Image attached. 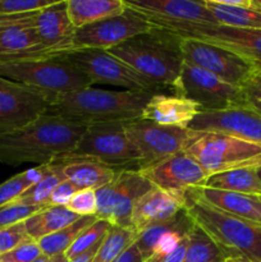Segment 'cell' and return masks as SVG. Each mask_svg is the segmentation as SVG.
<instances>
[{
    "label": "cell",
    "mask_w": 261,
    "mask_h": 262,
    "mask_svg": "<svg viewBox=\"0 0 261 262\" xmlns=\"http://www.w3.org/2000/svg\"><path fill=\"white\" fill-rule=\"evenodd\" d=\"M50 262H69V260L66 257L64 253H61V255H56L54 257H50Z\"/></svg>",
    "instance_id": "obj_46"
},
{
    "label": "cell",
    "mask_w": 261,
    "mask_h": 262,
    "mask_svg": "<svg viewBox=\"0 0 261 262\" xmlns=\"http://www.w3.org/2000/svg\"><path fill=\"white\" fill-rule=\"evenodd\" d=\"M154 23L161 31H165L177 37L194 38L228 49L242 56L255 71L261 69V30H245L219 25L194 23Z\"/></svg>",
    "instance_id": "obj_8"
},
{
    "label": "cell",
    "mask_w": 261,
    "mask_h": 262,
    "mask_svg": "<svg viewBox=\"0 0 261 262\" xmlns=\"http://www.w3.org/2000/svg\"><path fill=\"white\" fill-rule=\"evenodd\" d=\"M174 91L178 96L196 102L201 112L246 106L241 87L227 83L215 74L184 61Z\"/></svg>",
    "instance_id": "obj_11"
},
{
    "label": "cell",
    "mask_w": 261,
    "mask_h": 262,
    "mask_svg": "<svg viewBox=\"0 0 261 262\" xmlns=\"http://www.w3.org/2000/svg\"><path fill=\"white\" fill-rule=\"evenodd\" d=\"M127 9L124 0H68L67 10L76 30L105 18L122 14Z\"/></svg>",
    "instance_id": "obj_26"
},
{
    "label": "cell",
    "mask_w": 261,
    "mask_h": 262,
    "mask_svg": "<svg viewBox=\"0 0 261 262\" xmlns=\"http://www.w3.org/2000/svg\"><path fill=\"white\" fill-rule=\"evenodd\" d=\"M219 26L261 30V0H205Z\"/></svg>",
    "instance_id": "obj_24"
},
{
    "label": "cell",
    "mask_w": 261,
    "mask_h": 262,
    "mask_svg": "<svg viewBox=\"0 0 261 262\" xmlns=\"http://www.w3.org/2000/svg\"><path fill=\"white\" fill-rule=\"evenodd\" d=\"M56 97L0 77V135L26 127L46 114Z\"/></svg>",
    "instance_id": "obj_14"
},
{
    "label": "cell",
    "mask_w": 261,
    "mask_h": 262,
    "mask_svg": "<svg viewBox=\"0 0 261 262\" xmlns=\"http://www.w3.org/2000/svg\"><path fill=\"white\" fill-rule=\"evenodd\" d=\"M155 28V23L147 17L127 8L122 14L105 18L76 30L72 41V50H110L129 38L151 32Z\"/></svg>",
    "instance_id": "obj_13"
},
{
    "label": "cell",
    "mask_w": 261,
    "mask_h": 262,
    "mask_svg": "<svg viewBox=\"0 0 261 262\" xmlns=\"http://www.w3.org/2000/svg\"><path fill=\"white\" fill-rule=\"evenodd\" d=\"M53 3L51 0H0V17L35 13Z\"/></svg>",
    "instance_id": "obj_36"
},
{
    "label": "cell",
    "mask_w": 261,
    "mask_h": 262,
    "mask_svg": "<svg viewBox=\"0 0 261 262\" xmlns=\"http://www.w3.org/2000/svg\"><path fill=\"white\" fill-rule=\"evenodd\" d=\"M257 168L250 166L209 176L201 187L261 197V181L257 176Z\"/></svg>",
    "instance_id": "obj_27"
},
{
    "label": "cell",
    "mask_w": 261,
    "mask_h": 262,
    "mask_svg": "<svg viewBox=\"0 0 261 262\" xmlns=\"http://www.w3.org/2000/svg\"><path fill=\"white\" fill-rule=\"evenodd\" d=\"M260 200H261V197H260Z\"/></svg>",
    "instance_id": "obj_49"
},
{
    "label": "cell",
    "mask_w": 261,
    "mask_h": 262,
    "mask_svg": "<svg viewBox=\"0 0 261 262\" xmlns=\"http://www.w3.org/2000/svg\"><path fill=\"white\" fill-rule=\"evenodd\" d=\"M96 216H82L69 227L38 239L37 243L42 255L48 256V257H54L56 255L66 253V251L71 247L77 237L92 223L96 222Z\"/></svg>",
    "instance_id": "obj_31"
},
{
    "label": "cell",
    "mask_w": 261,
    "mask_h": 262,
    "mask_svg": "<svg viewBox=\"0 0 261 262\" xmlns=\"http://www.w3.org/2000/svg\"><path fill=\"white\" fill-rule=\"evenodd\" d=\"M79 189L71 183L69 181H63L55 189L50 197V206H61L67 207L74 193H77Z\"/></svg>",
    "instance_id": "obj_41"
},
{
    "label": "cell",
    "mask_w": 261,
    "mask_h": 262,
    "mask_svg": "<svg viewBox=\"0 0 261 262\" xmlns=\"http://www.w3.org/2000/svg\"><path fill=\"white\" fill-rule=\"evenodd\" d=\"M138 173L154 187L169 193L181 194L191 188L204 186L207 174L186 152H179L160 161L145 165Z\"/></svg>",
    "instance_id": "obj_17"
},
{
    "label": "cell",
    "mask_w": 261,
    "mask_h": 262,
    "mask_svg": "<svg viewBox=\"0 0 261 262\" xmlns=\"http://www.w3.org/2000/svg\"><path fill=\"white\" fill-rule=\"evenodd\" d=\"M33 25L50 58L63 56L72 50L76 28L69 19L66 0H56L33 13Z\"/></svg>",
    "instance_id": "obj_20"
},
{
    "label": "cell",
    "mask_w": 261,
    "mask_h": 262,
    "mask_svg": "<svg viewBox=\"0 0 261 262\" xmlns=\"http://www.w3.org/2000/svg\"><path fill=\"white\" fill-rule=\"evenodd\" d=\"M79 215L69 211L67 207L48 206L25 222L31 239L37 242L41 238L59 232L79 219Z\"/></svg>",
    "instance_id": "obj_28"
},
{
    "label": "cell",
    "mask_w": 261,
    "mask_h": 262,
    "mask_svg": "<svg viewBox=\"0 0 261 262\" xmlns=\"http://www.w3.org/2000/svg\"><path fill=\"white\" fill-rule=\"evenodd\" d=\"M257 176H258V178H260V181H261V165L257 168Z\"/></svg>",
    "instance_id": "obj_48"
},
{
    "label": "cell",
    "mask_w": 261,
    "mask_h": 262,
    "mask_svg": "<svg viewBox=\"0 0 261 262\" xmlns=\"http://www.w3.org/2000/svg\"><path fill=\"white\" fill-rule=\"evenodd\" d=\"M138 233L129 228L113 227L100 243L92 262H113L118 256L122 255L130 245L137 241Z\"/></svg>",
    "instance_id": "obj_32"
},
{
    "label": "cell",
    "mask_w": 261,
    "mask_h": 262,
    "mask_svg": "<svg viewBox=\"0 0 261 262\" xmlns=\"http://www.w3.org/2000/svg\"><path fill=\"white\" fill-rule=\"evenodd\" d=\"M124 130L140 154L141 168L184 152L202 135L189 128L166 127L141 118L124 123Z\"/></svg>",
    "instance_id": "obj_9"
},
{
    "label": "cell",
    "mask_w": 261,
    "mask_h": 262,
    "mask_svg": "<svg viewBox=\"0 0 261 262\" xmlns=\"http://www.w3.org/2000/svg\"><path fill=\"white\" fill-rule=\"evenodd\" d=\"M187 250V235L183 238V241L181 242V245L170 253V255L166 256L161 262H182L184 258V253Z\"/></svg>",
    "instance_id": "obj_43"
},
{
    "label": "cell",
    "mask_w": 261,
    "mask_h": 262,
    "mask_svg": "<svg viewBox=\"0 0 261 262\" xmlns=\"http://www.w3.org/2000/svg\"><path fill=\"white\" fill-rule=\"evenodd\" d=\"M46 170V165H38L17 174L0 184V209L17 201L27 189L35 186Z\"/></svg>",
    "instance_id": "obj_33"
},
{
    "label": "cell",
    "mask_w": 261,
    "mask_h": 262,
    "mask_svg": "<svg viewBox=\"0 0 261 262\" xmlns=\"http://www.w3.org/2000/svg\"><path fill=\"white\" fill-rule=\"evenodd\" d=\"M28 239L31 238L27 233L25 222L10 225V227L0 228V256L14 250L20 243Z\"/></svg>",
    "instance_id": "obj_37"
},
{
    "label": "cell",
    "mask_w": 261,
    "mask_h": 262,
    "mask_svg": "<svg viewBox=\"0 0 261 262\" xmlns=\"http://www.w3.org/2000/svg\"><path fill=\"white\" fill-rule=\"evenodd\" d=\"M63 181H67L63 174V169L59 164H46V170L42 178L25 192L17 204L32 205V206H50V197L54 189Z\"/></svg>",
    "instance_id": "obj_29"
},
{
    "label": "cell",
    "mask_w": 261,
    "mask_h": 262,
    "mask_svg": "<svg viewBox=\"0 0 261 262\" xmlns=\"http://www.w3.org/2000/svg\"><path fill=\"white\" fill-rule=\"evenodd\" d=\"M184 211L220 250L229 256H241L250 262H261V225L220 211L186 191Z\"/></svg>",
    "instance_id": "obj_4"
},
{
    "label": "cell",
    "mask_w": 261,
    "mask_h": 262,
    "mask_svg": "<svg viewBox=\"0 0 261 262\" xmlns=\"http://www.w3.org/2000/svg\"><path fill=\"white\" fill-rule=\"evenodd\" d=\"M42 58L50 56L33 25V13L0 17V63Z\"/></svg>",
    "instance_id": "obj_18"
},
{
    "label": "cell",
    "mask_w": 261,
    "mask_h": 262,
    "mask_svg": "<svg viewBox=\"0 0 261 262\" xmlns=\"http://www.w3.org/2000/svg\"><path fill=\"white\" fill-rule=\"evenodd\" d=\"M0 77L59 97L91 87L89 77L66 55L0 63Z\"/></svg>",
    "instance_id": "obj_5"
},
{
    "label": "cell",
    "mask_w": 261,
    "mask_h": 262,
    "mask_svg": "<svg viewBox=\"0 0 261 262\" xmlns=\"http://www.w3.org/2000/svg\"><path fill=\"white\" fill-rule=\"evenodd\" d=\"M228 256L197 225L187 234V250L182 262H223Z\"/></svg>",
    "instance_id": "obj_30"
},
{
    "label": "cell",
    "mask_w": 261,
    "mask_h": 262,
    "mask_svg": "<svg viewBox=\"0 0 261 262\" xmlns=\"http://www.w3.org/2000/svg\"><path fill=\"white\" fill-rule=\"evenodd\" d=\"M112 224L107 223L106 220L96 219V222L92 223L90 227H87L81 234L77 237V239L72 243L71 247L66 251V257L69 261L72 258L77 257L81 253L86 252L90 248L95 247L96 245H99L102 239L105 238V235L109 233Z\"/></svg>",
    "instance_id": "obj_34"
},
{
    "label": "cell",
    "mask_w": 261,
    "mask_h": 262,
    "mask_svg": "<svg viewBox=\"0 0 261 262\" xmlns=\"http://www.w3.org/2000/svg\"><path fill=\"white\" fill-rule=\"evenodd\" d=\"M178 41L184 63L205 69L233 86L242 87L255 72L248 61L228 49L194 38L178 37Z\"/></svg>",
    "instance_id": "obj_15"
},
{
    "label": "cell",
    "mask_w": 261,
    "mask_h": 262,
    "mask_svg": "<svg viewBox=\"0 0 261 262\" xmlns=\"http://www.w3.org/2000/svg\"><path fill=\"white\" fill-rule=\"evenodd\" d=\"M200 112L201 107L191 100L178 95L155 94L143 109L141 119L166 127L188 128Z\"/></svg>",
    "instance_id": "obj_22"
},
{
    "label": "cell",
    "mask_w": 261,
    "mask_h": 262,
    "mask_svg": "<svg viewBox=\"0 0 261 262\" xmlns=\"http://www.w3.org/2000/svg\"><path fill=\"white\" fill-rule=\"evenodd\" d=\"M186 193V192H184ZM184 193L174 194L154 187L135 206L130 217V229L136 233L174 219L184 210Z\"/></svg>",
    "instance_id": "obj_21"
},
{
    "label": "cell",
    "mask_w": 261,
    "mask_h": 262,
    "mask_svg": "<svg viewBox=\"0 0 261 262\" xmlns=\"http://www.w3.org/2000/svg\"><path fill=\"white\" fill-rule=\"evenodd\" d=\"M188 192L206 204L216 207L220 211L261 225L260 197L207 188V187H196V188L188 189Z\"/></svg>",
    "instance_id": "obj_23"
},
{
    "label": "cell",
    "mask_w": 261,
    "mask_h": 262,
    "mask_svg": "<svg viewBox=\"0 0 261 262\" xmlns=\"http://www.w3.org/2000/svg\"><path fill=\"white\" fill-rule=\"evenodd\" d=\"M241 89L246 106L261 114V69L253 72Z\"/></svg>",
    "instance_id": "obj_40"
},
{
    "label": "cell",
    "mask_w": 261,
    "mask_h": 262,
    "mask_svg": "<svg viewBox=\"0 0 261 262\" xmlns=\"http://www.w3.org/2000/svg\"><path fill=\"white\" fill-rule=\"evenodd\" d=\"M184 152L209 176L261 165V146L220 133H202Z\"/></svg>",
    "instance_id": "obj_7"
},
{
    "label": "cell",
    "mask_w": 261,
    "mask_h": 262,
    "mask_svg": "<svg viewBox=\"0 0 261 262\" xmlns=\"http://www.w3.org/2000/svg\"><path fill=\"white\" fill-rule=\"evenodd\" d=\"M154 188L137 170H119L106 186L95 191L97 200L96 217L113 227L129 228L137 202Z\"/></svg>",
    "instance_id": "obj_10"
},
{
    "label": "cell",
    "mask_w": 261,
    "mask_h": 262,
    "mask_svg": "<svg viewBox=\"0 0 261 262\" xmlns=\"http://www.w3.org/2000/svg\"><path fill=\"white\" fill-rule=\"evenodd\" d=\"M113 262H143V256L141 255L140 250L135 242Z\"/></svg>",
    "instance_id": "obj_42"
},
{
    "label": "cell",
    "mask_w": 261,
    "mask_h": 262,
    "mask_svg": "<svg viewBox=\"0 0 261 262\" xmlns=\"http://www.w3.org/2000/svg\"><path fill=\"white\" fill-rule=\"evenodd\" d=\"M154 92L112 91L86 87L54 100L46 114L79 125L127 123L140 119Z\"/></svg>",
    "instance_id": "obj_2"
},
{
    "label": "cell",
    "mask_w": 261,
    "mask_h": 262,
    "mask_svg": "<svg viewBox=\"0 0 261 262\" xmlns=\"http://www.w3.org/2000/svg\"><path fill=\"white\" fill-rule=\"evenodd\" d=\"M33 262H50V257H48V256H45V255H41L40 257L36 258Z\"/></svg>",
    "instance_id": "obj_47"
},
{
    "label": "cell",
    "mask_w": 261,
    "mask_h": 262,
    "mask_svg": "<svg viewBox=\"0 0 261 262\" xmlns=\"http://www.w3.org/2000/svg\"><path fill=\"white\" fill-rule=\"evenodd\" d=\"M42 255L36 241L28 239L20 243L14 250L0 256V262H33Z\"/></svg>",
    "instance_id": "obj_39"
},
{
    "label": "cell",
    "mask_w": 261,
    "mask_h": 262,
    "mask_svg": "<svg viewBox=\"0 0 261 262\" xmlns=\"http://www.w3.org/2000/svg\"><path fill=\"white\" fill-rule=\"evenodd\" d=\"M53 163L59 164L63 169L67 181L73 183L78 189L97 191L109 184L119 170L110 168L99 161L90 159H58Z\"/></svg>",
    "instance_id": "obj_25"
},
{
    "label": "cell",
    "mask_w": 261,
    "mask_h": 262,
    "mask_svg": "<svg viewBox=\"0 0 261 262\" xmlns=\"http://www.w3.org/2000/svg\"><path fill=\"white\" fill-rule=\"evenodd\" d=\"M86 128L55 115H41L26 127L0 135V163L51 164L76 148Z\"/></svg>",
    "instance_id": "obj_1"
},
{
    "label": "cell",
    "mask_w": 261,
    "mask_h": 262,
    "mask_svg": "<svg viewBox=\"0 0 261 262\" xmlns=\"http://www.w3.org/2000/svg\"><path fill=\"white\" fill-rule=\"evenodd\" d=\"M125 7L153 22L217 25L205 2L193 0H124Z\"/></svg>",
    "instance_id": "obj_19"
},
{
    "label": "cell",
    "mask_w": 261,
    "mask_h": 262,
    "mask_svg": "<svg viewBox=\"0 0 261 262\" xmlns=\"http://www.w3.org/2000/svg\"><path fill=\"white\" fill-rule=\"evenodd\" d=\"M67 58L76 64L94 83L113 84L133 92H154L159 87L150 79L128 67L107 50L79 49L66 54Z\"/></svg>",
    "instance_id": "obj_12"
},
{
    "label": "cell",
    "mask_w": 261,
    "mask_h": 262,
    "mask_svg": "<svg viewBox=\"0 0 261 262\" xmlns=\"http://www.w3.org/2000/svg\"><path fill=\"white\" fill-rule=\"evenodd\" d=\"M67 209L79 216H96V193L92 189H79L67 205Z\"/></svg>",
    "instance_id": "obj_38"
},
{
    "label": "cell",
    "mask_w": 261,
    "mask_h": 262,
    "mask_svg": "<svg viewBox=\"0 0 261 262\" xmlns=\"http://www.w3.org/2000/svg\"><path fill=\"white\" fill-rule=\"evenodd\" d=\"M188 128L194 132L220 133L261 146V114L247 106L200 112Z\"/></svg>",
    "instance_id": "obj_16"
},
{
    "label": "cell",
    "mask_w": 261,
    "mask_h": 262,
    "mask_svg": "<svg viewBox=\"0 0 261 262\" xmlns=\"http://www.w3.org/2000/svg\"><path fill=\"white\" fill-rule=\"evenodd\" d=\"M223 262H250L248 260H246V258L241 257V256H229V257L225 258Z\"/></svg>",
    "instance_id": "obj_45"
},
{
    "label": "cell",
    "mask_w": 261,
    "mask_h": 262,
    "mask_svg": "<svg viewBox=\"0 0 261 262\" xmlns=\"http://www.w3.org/2000/svg\"><path fill=\"white\" fill-rule=\"evenodd\" d=\"M63 158L90 159L115 170H138L141 168V156L125 133L124 123L89 125L76 148Z\"/></svg>",
    "instance_id": "obj_6"
},
{
    "label": "cell",
    "mask_w": 261,
    "mask_h": 262,
    "mask_svg": "<svg viewBox=\"0 0 261 262\" xmlns=\"http://www.w3.org/2000/svg\"><path fill=\"white\" fill-rule=\"evenodd\" d=\"M113 56L160 87L174 90L181 77L183 58L178 37L156 28L110 49Z\"/></svg>",
    "instance_id": "obj_3"
},
{
    "label": "cell",
    "mask_w": 261,
    "mask_h": 262,
    "mask_svg": "<svg viewBox=\"0 0 261 262\" xmlns=\"http://www.w3.org/2000/svg\"><path fill=\"white\" fill-rule=\"evenodd\" d=\"M45 207L48 206H32V205H23L17 204V202L7 205L0 209V228L26 222Z\"/></svg>",
    "instance_id": "obj_35"
},
{
    "label": "cell",
    "mask_w": 261,
    "mask_h": 262,
    "mask_svg": "<svg viewBox=\"0 0 261 262\" xmlns=\"http://www.w3.org/2000/svg\"><path fill=\"white\" fill-rule=\"evenodd\" d=\"M100 243H101V242H100ZM100 243H99V245L95 246V247L90 248V250L86 251V252L81 253V255L77 256V257L72 258V260L69 262H92V261H94L95 256H96L97 250H99Z\"/></svg>",
    "instance_id": "obj_44"
}]
</instances>
